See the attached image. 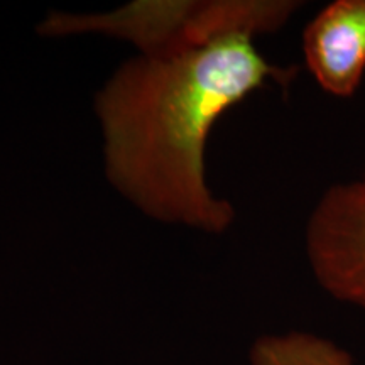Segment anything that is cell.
<instances>
[{"instance_id": "cell-1", "label": "cell", "mask_w": 365, "mask_h": 365, "mask_svg": "<svg viewBox=\"0 0 365 365\" xmlns=\"http://www.w3.org/2000/svg\"><path fill=\"white\" fill-rule=\"evenodd\" d=\"M294 0L134 2L95 16L51 12L39 34L97 33L137 48L95 97L103 166L122 196L163 223L223 234L230 202L210 190L205 149L213 127L254 91L287 86L296 68L277 66L255 41L279 31Z\"/></svg>"}, {"instance_id": "cell-2", "label": "cell", "mask_w": 365, "mask_h": 365, "mask_svg": "<svg viewBox=\"0 0 365 365\" xmlns=\"http://www.w3.org/2000/svg\"><path fill=\"white\" fill-rule=\"evenodd\" d=\"M304 254L323 293L365 313V186L339 181L323 191L304 227Z\"/></svg>"}, {"instance_id": "cell-3", "label": "cell", "mask_w": 365, "mask_h": 365, "mask_svg": "<svg viewBox=\"0 0 365 365\" xmlns=\"http://www.w3.org/2000/svg\"><path fill=\"white\" fill-rule=\"evenodd\" d=\"M304 63L319 88L350 98L365 75V0H333L303 31Z\"/></svg>"}, {"instance_id": "cell-4", "label": "cell", "mask_w": 365, "mask_h": 365, "mask_svg": "<svg viewBox=\"0 0 365 365\" xmlns=\"http://www.w3.org/2000/svg\"><path fill=\"white\" fill-rule=\"evenodd\" d=\"M249 365H357L344 346L312 331L261 335L250 346Z\"/></svg>"}, {"instance_id": "cell-5", "label": "cell", "mask_w": 365, "mask_h": 365, "mask_svg": "<svg viewBox=\"0 0 365 365\" xmlns=\"http://www.w3.org/2000/svg\"><path fill=\"white\" fill-rule=\"evenodd\" d=\"M360 181H362V185L365 186V173H364V176H362V180H360Z\"/></svg>"}]
</instances>
